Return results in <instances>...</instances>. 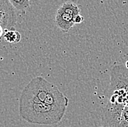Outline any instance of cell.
Returning <instances> with one entry per match:
<instances>
[{
	"instance_id": "ba28073f",
	"label": "cell",
	"mask_w": 128,
	"mask_h": 127,
	"mask_svg": "<svg viewBox=\"0 0 128 127\" xmlns=\"http://www.w3.org/2000/svg\"><path fill=\"white\" fill-rule=\"evenodd\" d=\"M4 32V28L2 26V25H0V39H1L2 37H3Z\"/></svg>"
},
{
	"instance_id": "52a82bcc",
	"label": "cell",
	"mask_w": 128,
	"mask_h": 127,
	"mask_svg": "<svg viewBox=\"0 0 128 127\" xmlns=\"http://www.w3.org/2000/svg\"><path fill=\"white\" fill-rule=\"evenodd\" d=\"M84 20V17L82 16H81L80 14H79V15H77V16H76L75 20H74V23H75V24H80L82 22H83Z\"/></svg>"
},
{
	"instance_id": "8992f818",
	"label": "cell",
	"mask_w": 128,
	"mask_h": 127,
	"mask_svg": "<svg viewBox=\"0 0 128 127\" xmlns=\"http://www.w3.org/2000/svg\"><path fill=\"white\" fill-rule=\"evenodd\" d=\"M3 38L4 41L8 43L16 44V43H18L20 41L21 35L20 32L15 29V27H14V28L5 30L3 34Z\"/></svg>"
},
{
	"instance_id": "9c48e42d",
	"label": "cell",
	"mask_w": 128,
	"mask_h": 127,
	"mask_svg": "<svg viewBox=\"0 0 128 127\" xmlns=\"http://www.w3.org/2000/svg\"><path fill=\"white\" fill-rule=\"evenodd\" d=\"M125 67H126L128 69V61L126 62V64H125Z\"/></svg>"
},
{
	"instance_id": "277c9868",
	"label": "cell",
	"mask_w": 128,
	"mask_h": 127,
	"mask_svg": "<svg viewBox=\"0 0 128 127\" xmlns=\"http://www.w3.org/2000/svg\"><path fill=\"white\" fill-rule=\"evenodd\" d=\"M80 6L71 1L66 2L56 13L55 24L62 32H68L75 24L74 20L80 13Z\"/></svg>"
},
{
	"instance_id": "7a4b0ae2",
	"label": "cell",
	"mask_w": 128,
	"mask_h": 127,
	"mask_svg": "<svg viewBox=\"0 0 128 127\" xmlns=\"http://www.w3.org/2000/svg\"><path fill=\"white\" fill-rule=\"evenodd\" d=\"M20 98L44 102L64 110H67L68 105V99L56 85L42 77L34 78L24 88Z\"/></svg>"
},
{
	"instance_id": "6da1fadb",
	"label": "cell",
	"mask_w": 128,
	"mask_h": 127,
	"mask_svg": "<svg viewBox=\"0 0 128 127\" xmlns=\"http://www.w3.org/2000/svg\"><path fill=\"white\" fill-rule=\"evenodd\" d=\"M106 96L107 104L103 111L101 127H122V113L128 106V69L125 66L113 67Z\"/></svg>"
},
{
	"instance_id": "5b68a950",
	"label": "cell",
	"mask_w": 128,
	"mask_h": 127,
	"mask_svg": "<svg viewBox=\"0 0 128 127\" xmlns=\"http://www.w3.org/2000/svg\"><path fill=\"white\" fill-rule=\"evenodd\" d=\"M10 4L15 8L16 12L21 15L24 16L26 14L27 11L31 7L30 0H8Z\"/></svg>"
},
{
	"instance_id": "3957f363",
	"label": "cell",
	"mask_w": 128,
	"mask_h": 127,
	"mask_svg": "<svg viewBox=\"0 0 128 127\" xmlns=\"http://www.w3.org/2000/svg\"><path fill=\"white\" fill-rule=\"evenodd\" d=\"M66 110L41 102L19 99V115L26 122L37 125H54L63 119Z\"/></svg>"
}]
</instances>
